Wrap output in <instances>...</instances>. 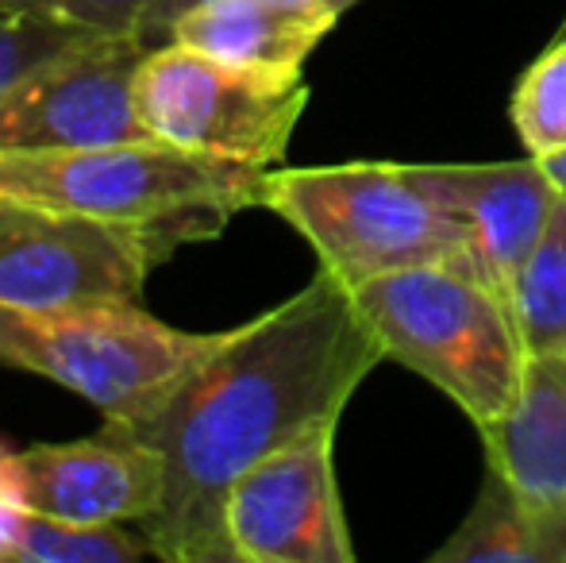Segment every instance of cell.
<instances>
[{"label": "cell", "instance_id": "5bb4252c", "mask_svg": "<svg viewBox=\"0 0 566 563\" xmlns=\"http://www.w3.org/2000/svg\"><path fill=\"white\" fill-rule=\"evenodd\" d=\"M432 563H566V498H524L485 463L478 502Z\"/></svg>", "mask_w": 566, "mask_h": 563}, {"label": "cell", "instance_id": "9c48e42d", "mask_svg": "<svg viewBox=\"0 0 566 563\" xmlns=\"http://www.w3.org/2000/svg\"><path fill=\"white\" fill-rule=\"evenodd\" d=\"M235 563H355L336 482V425L254 463L224 505Z\"/></svg>", "mask_w": 566, "mask_h": 563}, {"label": "cell", "instance_id": "8992f818", "mask_svg": "<svg viewBox=\"0 0 566 563\" xmlns=\"http://www.w3.org/2000/svg\"><path fill=\"white\" fill-rule=\"evenodd\" d=\"M308 105L301 74L212 59L186 43H155L135 74V108L150 139L197 155L274 170Z\"/></svg>", "mask_w": 566, "mask_h": 563}, {"label": "cell", "instance_id": "ac0fdd59", "mask_svg": "<svg viewBox=\"0 0 566 563\" xmlns=\"http://www.w3.org/2000/svg\"><path fill=\"white\" fill-rule=\"evenodd\" d=\"M197 0H0V8H20L46 20L74 23V28L97 31V35L127 39H170V28L181 12Z\"/></svg>", "mask_w": 566, "mask_h": 563}, {"label": "cell", "instance_id": "30bf717a", "mask_svg": "<svg viewBox=\"0 0 566 563\" xmlns=\"http://www.w3.org/2000/svg\"><path fill=\"white\" fill-rule=\"evenodd\" d=\"M163 456L119 425L90 440L12 448V490L23 510L82 525H139L158 510Z\"/></svg>", "mask_w": 566, "mask_h": 563}, {"label": "cell", "instance_id": "3957f363", "mask_svg": "<svg viewBox=\"0 0 566 563\" xmlns=\"http://www.w3.org/2000/svg\"><path fill=\"white\" fill-rule=\"evenodd\" d=\"M386 359L443 390L474 428L513 414L528 367L513 301L454 267H412L350 290Z\"/></svg>", "mask_w": 566, "mask_h": 563}, {"label": "cell", "instance_id": "52a82bcc", "mask_svg": "<svg viewBox=\"0 0 566 563\" xmlns=\"http://www.w3.org/2000/svg\"><path fill=\"white\" fill-rule=\"evenodd\" d=\"M174 251L178 243L155 228L0 197V305L143 301L150 271Z\"/></svg>", "mask_w": 566, "mask_h": 563}, {"label": "cell", "instance_id": "ba28073f", "mask_svg": "<svg viewBox=\"0 0 566 563\" xmlns=\"http://www.w3.org/2000/svg\"><path fill=\"white\" fill-rule=\"evenodd\" d=\"M155 43L93 35L35 66L0 101V150H70L150 139L135 74Z\"/></svg>", "mask_w": 566, "mask_h": 563}, {"label": "cell", "instance_id": "e0dca14e", "mask_svg": "<svg viewBox=\"0 0 566 563\" xmlns=\"http://www.w3.org/2000/svg\"><path fill=\"white\" fill-rule=\"evenodd\" d=\"M509 113L532 158H555L566 150V23L552 46L524 70Z\"/></svg>", "mask_w": 566, "mask_h": 563}, {"label": "cell", "instance_id": "7a4b0ae2", "mask_svg": "<svg viewBox=\"0 0 566 563\" xmlns=\"http://www.w3.org/2000/svg\"><path fill=\"white\" fill-rule=\"evenodd\" d=\"M262 166L197 155L158 139L70 150H0V197L166 232L178 248L217 240L262 205Z\"/></svg>", "mask_w": 566, "mask_h": 563}, {"label": "cell", "instance_id": "ffe728a7", "mask_svg": "<svg viewBox=\"0 0 566 563\" xmlns=\"http://www.w3.org/2000/svg\"><path fill=\"white\" fill-rule=\"evenodd\" d=\"M539 163L547 166V174L555 178V186L566 194V150H563V155H555V158H539Z\"/></svg>", "mask_w": 566, "mask_h": 563}, {"label": "cell", "instance_id": "44dd1931", "mask_svg": "<svg viewBox=\"0 0 566 563\" xmlns=\"http://www.w3.org/2000/svg\"><path fill=\"white\" fill-rule=\"evenodd\" d=\"M321 4H332L336 12H347V8H355L358 0H321Z\"/></svg>", "mask_w": 566, "mask_h": 563}, {"label": "cell", "instance_id": "9a60e30c", "mask_svg": "<svg viewBox=\"0 0 566 563\" xmlns=\"http://www.w3.org/2000/svg\"><path fill=\"white\" fill-rule=\"evenodd\" d=\"M509 301L528 355L566 352V194L555 205L532 256L516 271Z\"/></svg>", "mask_w": 566, "mask_h": 563}, {"label": "cell", "instance_id": "8fae6325", "mask_svg": "<svg viewBox=\"0 0 566 563\" xmlns=\"http://www.w3.org/2000/svg\"><path fill=\"white\" fill-rule=\"evenodd\" d=\"M405 170L462 225L470 274L509 298L563 197L547 166L528 155L521 163H405Z\"/></svg>", "mask_w": 566, "mask_h": 563}, {"label": "cell", "instance_id": "5b68a950", "mask_svg": "<svg viewBox=\"0 0 566 563\" xmlns=\"http://www.w3.org/2000/svg\"><path fill=\"white\" fill-rule=\"evenodd\" d=\"M220 332H181L139 301L62 309L0 305V363L82 394L105 421H139L174 383L212 352Z\"/></svg>", "mask_w": 566, "mask_h": 563}, {"label": "cell", "instance_id": "4fadbf2b", "mask_svg": "<svg viewBox=\"0 0 566 563\" xmlns=\"http://www.w3.org/2000/svg\"><path fill=\"white\" fill-rule=\"evenodd\" d=\"M485 463H493L516 494L566 498V352L528 355L513 414L482 428Z\"/></svg>", "mask_w": 566, "mask_h": 563}, {"label": "cell", "instance_id": "277c9868", "mask_svg": "<svg viewBox=\"0 0 566 563\" xmlns=\"http://www.w3.org/2000/svg\"><path fill=\"white\" fill-rule=\"evenodd\" d=\"M262 209L305 236L324 271L347 290L412 267L470 274L462 225L409 178L405 163L274 166Z\"/></svg>", "mask_w": 566, "mask_h": 563}, {"label": "cell", "instance_id": "6da1fadb", "mask_svg": "<svg viewBox=\"0 0 566 563\" xmlns=\"http://www.w3.org/2000/svg\"><path fill=\"white\" fill-rule=\"evenodd\" d=\"M381 359L350 290L324 267L282 305L220 332L155 409L119 425L163 456V502L139 521L155 560L235 563L224 525L231 487L293 440L339 425Z\"/></svg>", "mask_w": 566, "mask_h": 563}, {"label": "cell", "instance_id": "7c38bea8", "mask_svg": "<svg viewBox=\"0 0 566 563\" xmlns=\"http://www.w3.org/2000/svg\"><path fill=\"white\" fill-rule=\"evenodd\" d=\"M321 0H197L174 20L170 43L274 74H301L339 23Z\"/></svg>", "mask_w": 566, "mask_h": 563}, {"label": "cell", "instance_id": "2e32d148", "mask_svg": "<svg viewBox=\"0 0 566 563\" xmlns=\"http://www.w3.org/2000/svg\"><path fill=\"white\" fill-rule=\"evenodd\" d=\"M155 560L139 525H82L23 513L12 563H135Z\"/></svg>", "mask_w": 566, "mask_h": 563}, {"label": "cell", "instance_id": "d6986e66", "mask_svg": "<svg viewBox=\"0 0 566 563\" xmlns=\"http://www.w3.org/2000/svg\"><path fill=\"white\" fill-rule=\"evenodd\" d=\"M97 31L74 28V23L46 20L20 8H0V101L23 82L35 66L51 62L54 54L85 43Z\"/></svg>", "mask_w": 566, "mask_h": 563}]
</instances>
